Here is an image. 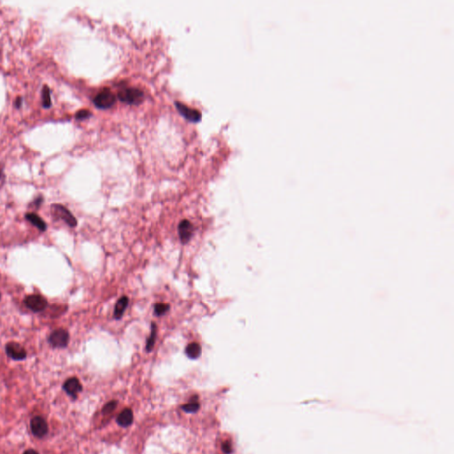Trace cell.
I'll return each instance as SVG.
<instances>
[{
    "label": "cell",
    "mask_w": 454,
    "mask_h": 454,
    "mask_svg": "<svg viewBox=\"0 0 454 454\" xmlns=\"http://www.w3.org/2000/svg\"><path fill=\"white\" fill-rule=\"evenodd\" d=\"M118 98L128 105H140L144 100V94L138 88H126L119 93Z\"/></svg>",
    "instance_id": "6da1fadb"
},
{
    "label": "cell",
    "mask_w": 454,
    "mask_h": 454,
    "mask_svg": "<svg viewBox=\"0 0 454 454\" xmlns=\"http://www.w3.org/2000/svg\"><path fill=\"white\" fill-rule=\"evenodd\" d=\"M116 97L108 90L100 92L94 99V104L100 109H108L115 105Z\"/></svg>",
    "instance_id": "7a4b0ae2"
},
{
    "label": "cell",
    "mask_w": 454,
    "mask_h": 454,
    "mask_svg": "<svg viewBox=\"0 0 454 454\" xmlns=\"http://www.w3.org/2000/svg\"><path fill=\"white\" fill-rule=\"evenodd\" d=\"M51 213L54 217L63 220L68 226L76 227L77 225V220L76 217L73 216L72 213L68 210V208L64 207L60 204H53L51 205Z\"/></svg>",
    "instance_id": "3957f363"
},
{
    "label": "cell",
    "mask_w": 454,
    "mask_h": 454,
    "mask_svg": "<svg viewBox=\"0 0 454 454\" xmlns=\"http://www.w3.org/2000/svg\"><path fill=\"white\" fill-rule=\"evenodd\" d=\"M69 342V334L65 329H58L52 332L48 337V343L55 348H65Z\"/></svg>",
    "instance_id": "277c9868"
},
{
    "label": "cell",
    "mask_w": 454,
    "mask_h": 454,
    "mask_svg": "<svg viewBox=\"0 0 454 454\" xmlns=\"http://www.w3.org/2000/svg\"><path fill=\"white\" fill-rule=\"evenodd\" d=\"M26 307L33 312H41L47 308V301L40 295H30L24 299Z\"/></svg>",
    "instance_id": "5b68a950"
},
{
    "label": "cell",
    "mask_w": 454,
    "mask_h": 454,
    "mask_svg": "<svg viewBox=\"0 0 454 454\" xmlns=\"http://www.w3.org/2000/svg\"><path fill=\"white\" fill-rule=\"evenodd\" d=\"M5 352H6L7 356L13 360H24L27 357V352L24 347L15 342H11L6 344Z\"/></svg>",
    "instance_id": "8992f818"
},
{
    "label": "cell",
    "mask_w": 454,
    "mask_h": 454,
    "mask_svg": "<svg viewBox=\"0 0 454 454\" xmlns=\"http://www.w3.org/2000/svg\"><path fill=\"white\" fill-rule=\"evenodd\" d=\"M30 429L35 437L42 438L48 432V425L44 418L36 416L30 421Z\"/></svg>",
    "instance_id": "52a82bcc"
},
{
    "label": "cell",
    "mask_w": 454,
    "mask_h": 454,
    "mask_svg": "<svg viewBox=\"0 0 454 454\" xmlns=\"http://www.w3.org/2000/svg\"><path fill=\"white\" fill-rule=\"evenodd\" d=\"M176 107L178 109V112L180 113V115L184 116L185 118L188 120L189 122H193V123H198L201 118H202V115L200 113L199 111L196 110V109H193L191 107H188V106H185L182 103H179V102H176Z\"/></svg>",
    "instance_id": "ba28073f"
},
{
    "label": "cell",
    "mask_w": 454,
    "mask_h": 454,
    "mask_svg": "<svg viewBox=\"0 0 454 454\" xmlns=\"http://www.w3.org/2000/svg\"><path fill=\"white\" fill-rule=\"evenodd\" d=\"M178 230L180 241L184 244H186L191 240L193 234H194V225H192L190 221L187 220V219L181 221L178 225Z\"/></svg>",
    "instance_id": "9c48e42d"
},
{
    "label": "cell",
    "mask_w": 454,
    "mask_h": 454,
    "mask_svg": "<svg viewBox=\"0 0 454 454\" xmlns=\"http://www.w3.org/2000/svg\"><path fill=\"white\" fill-rule=\"evenodd\" d=\"M63 390L68 395L72 397L73 399H77L78 393L82 391V385L77 378H69L64 382Z\"/></svg>",
    "instance_id": "30bf717a"
},
{
    "label": "cell",
    "mask_w": 454,
    "mask_h": 454,
    "mask_svg": "<svg viewBox=\"0 0 454 454\" xmlns=\"http://www.w3.org/2000/svg\"><path fill=\"white\" fill-rule=\"evenodd\" d=\"M25 218L29 222H30L32 225L36 226L40 232H45L47 230L46 222L43 220L42 218H40L37 214H35V213H27L25 215Z\"/></svg>",
    "instance_id": "8fae6325"
},
{
    "label": "cell",
    "mask_w": 454,
    "mask_h": 454,
    "mask_svg": "<svg viewBox=\"0 0 454 454\" xmlns=\"http://www.w3.org/2000/svg\"><path fill=\"white\" fill-rule=\"evenodd\" d=\"M128 304H129V298L127 297L123 296V297L119 299L117 303H116V304H115V310H114V317H115V318L119 319V318L123 317V313L126 310Z\"/></svg>",
    "instance_id": "7c38bea8"
},
{
    "label": "cell",
    "mask_w": 454,
    "mask_h": 454,
    "mask_svg": "<svg viewBox=\"0 0 454 454\" xmlns=\"http://www.w3.org/2000/svg\"><path fill=\"white\" fill-rule=\"evenodd\" d=\"M133 421V412L131 409H125L119 414L117 422L122 427H128Z\"/></svg>",
    "instance_id": "4fadbf2b"
},
{
    "label": "cell",
    "mask_w": 454,
    "mask_h": 454,
    "mask_svg": "<svg viewBox=\"0 0 454 454\" xmlns=\"http://www.w3.org/2000/svg\"><path fill=\"white\" fill-rule=\"evenodd\" d=\"M157 325L155 323H152L151 324V332H150V335H149V338L147 340V344H146V350L149 353H150L154 347V344L156 342V337H157Z\"/></svg>",
    "instance_id": "5bb4252c"
},
{
    "label": "cell",
    "mask_w": 454,
    "mask_h": 454,
    "mask_svg": "<svg viewBox=\"0 0 454 454\" xmlns=\"http://www.w3.org/2000/svg\"><path fill=\"white\" fill-rule=\"evenodd\" d=\"M186 355H187L190 359H196L201 356L202 353V348L199 344L197 343H191L188 344L186 347Z\"/></svg>",
    "instance_id": "9a60e30c"
},
{
    "label": "cell",
    "mask_w": 454,
    "mask_h": 454,
    "mask_svg": "<svg viewBox=\"0 0 454 454\" xmlns=\"http://www.w3.org/2000/svg\"><path fill=\"white\" fill-rule=\"evenodd\" d=\"M42 106L44 108H49L51 106L50 89L47 85H45L42 89Z\"/></svg>",
    "instance_id": "2e32d148"
},
{
    "label": "cell",
    "mask_w": 454,
    "mask_h": 454,
    "mask_svg": "<svg viewBox=\"0 0 454 454\" xmlns=\"http://www.w3.org/2000/svg\"><path fill=\"white\" fill-rule=\"evenodd\" d=\"M170 310V305L167 304V303H156L154 305V313L157 316H163L165 315L168 311Z\"/></svg>",
    "instance_id": "e0dca14e"
},
{
    "label": "cell",
    "mask_w": 454,
    "mask_h": 454,
    "mask_svg": "<svg viewBox=\"0 0 454 454\" xmlns=\"http://www.w3.org/2000/svg\"><path fill=\"white\" fill-rule=\"evenodd\" d=\"M200 404L198 401H190V403L186 404L182 406L183 411L189 413L196 412L199 410Z\"/></svg>",
    "instance_id": "ac0fdd59"
},
{
    "label": "cell",
    "mask_w": 454,
    "mask_h": 454,
    "mask_svg": "<svg viewBox=\"0 0 454 454\" xmlns=\"http://www.w3.org/2000/svg\"><path fill=\"white\" fill-rule=\"evenodd\" d=\"M116 404H117V402L116 401H111L109 403L106 404L105 405V407L103 408V413L104 414H109L110 412H113L115 410V407H116Z\"/></svg>",
    "instance_id": "d6986e66"
},
{
    "label": "cell",
    "mask_w": 454,
    "mask_h": 454,
    "mask_svg": "<svg viewBox=\"0 0 454 454\" xmlns=\"http://www.w3.org/2000/svg\"><path fill=\"white\" fill-rule=\"evenodd\" d=\"M89 116H91V113L89 111L87 110H80L78 111L76 115V119L77 120H84V119L88 118Z\"/></svg>",
    "instance_id": "ffe728a7"
},
{
    "label": "cell",
    "mask_w": 454,
    "mask_h": 454,
    "mask_svg": "<svg viewBox=\"0 0 454 454\" xmlns=\"http://www.w3.org/2000/svg\"><path fill=\"white\" fill-rule=\"evenodd\" d=\"M222 447H223V451L225 452V454H229L233 452V448H232V445L230 442H225L223 443L222 445Z\"/></svg>",
    "instance_id": "44dd1931"
},
{
    "label": "cell",
    "mask_w": 454,
    "mask_h": 454,
    "mask_svg": "<svg viewBox=\"0 0 454 454\" xmlns=\"http://www.w3.org/2000/svg\"><path fill=\"white\" fill-rule=\"evenodd\" d=\"M4 180H5V176H4V170H3V168L0 166V188L3 187Z\"/></svg>",
    "instance_id": "7402d4cb"
},
{
    "label": "cell",
    "mask_w": 454,
    "mask_h": 454,
    "mask_svg": "<svg viewBox=\"0 0 454 454\" xmlns=\"http://www.w3.org/2000/svg\"><path fill=\"white\" fill-rule=\"evenodd\" d=\"M23 454H39L37 451L34 450V449H29V450L25 451Z\"/></svg>",
    "instance_id": "603a6c76"
},
{
    "label": "cell",
    "mask_w": 454,
    "mask_h": 454,
    "mask_svg": "<svg viewBox=\"0 0 454 454\" xmlns=\"http://www.w3.org/2000/svg\"><path fill=\"white\" fill-rule=\"evenodd\" d=\"M21 103H22V99L18 98L17 100H16V101H15V104H14V105H15V106H16L17 108H20L21 106Z\"/></svg>",
    "instance_id": "cb8c5ba5"
},
{
    "label": "cell",
    "mask_w": 454,
    "mask_h": 454,
    "mask_svg": "<svg viewBox=\"0 0 454 454\" xmlns=\"http://www.w3.org/2000/svg\"><path fill=\"white\" fill-rule=\"evenodd\" d=\"M0 299H1V293H0Z\"/></svg>",
    "instance_id": "d4e9b609"
}]
</instances>
